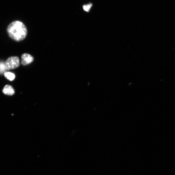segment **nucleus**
I'll use <instances>...</instances> for the list:
<instances>
[{
	"instance_id": "7ed1b4c3",
	"label": "nucleus",
	"mask_w": 175,
	"mask_h": 175,
	"mask_svg": "<svg viewBox=\"0 0 175 175\" xmlns=\"http://www.w3.org/2000/svg\"><path fill=\"white\" fill-rule=\"evenodd\" d=\"M34 58L31 55L28 54H23L22 56L21 64L26 65L34 61Z\"/></svg>"
},
{
	"instance_id": "39448f33",
	"label": "nucleus",
	"mask_w": 175,
	"mask_h": 175,
	"mask_svg": "<svg viewBox=\"0 0 175 175\" xmlns=\"http://www.w3.org/2000/svg\"><path fill=\"white\" fill-rule=\"evenodd\" d=\"M4 75L6 79L10 81L14 80L15 79V75L10 72H5L4 73Z\"/></svg>"
},
{
	"instance_id": "f03ea898",
	"label": "nucleus",
	"mask_w": 175,
	"mask_h": 175,
	"mask_svg": "<svg viewBox=\"0 0 175 175\" xmlns=\"http://www.w3.org/2000/svg\"><path fill=\"white\" fill-rule=\"evenodd\" d=\"M20 65L19 58L16 56L11 57L8 58L5 62L6 70L15 69Z\"/></svg>"
},
{
	"instance_id": "423d86ee",
	"label": "nucleus",
	"mask_w": 175,
	"mask_h": 175,
	"mask_svg": "<svg viewBox=\"0 0 175 175\" xmlns=\"http://www.w3.org/2000/svg\"><path fill=\"white\" fill-rule=\"evenodd\" d=\"M6 70L5 66V63L2 61L0 62V74H2L4 73Z\"/></svg>"
},
{
	"instance_id": "f257e3e1",
	"label": "nucleus",
	"mask_w": 175,
	"mask_h": 175,
	"mask_svg": "<svg viewBox=\"0 0 175 175\" xmlns=\"http://www.w3.org/2000/svg\"><path fill=\"white\" fill-rule=\"evenodd\" d=\"M7 31L9 36L17 42L24 40L27 34V27L22 22L19 21H15L10 24Z\"/></svg>"
},
{
	"instance_id": "20e7f679",
	"label": "nucleus",
	"mask_w": 175,
	"mask_h": 175,
	"mask_svg": "<svg viewBox=\"0 0 175 175\" xmlns=\"http://www.w3.org/2000/svg\"><path fill=\"white\" fill-rule=\"evenodd\" d=\"M2 92L4 94L10 96L12 95L15 94L14 89L9 85H6L4 88Z\"/></svg>"
},
{
	"instance_id": "0eeeda50",
	"label": "nucleus",
	"mask_w": 175,
	"mask_h": 175,
	"mask_svg": "<svg viewBox=\"0 0 175 175\" xmlns=\"http://www.w3.org/2000/svg\"><path fill=\"white\" fill-rule=\"evenodd\" d=\"M92 6L93 4L91 3L84 5L83 6V9L85 11L87 12H89L91 8L92 7Z\"/></svg>"
}]
</instances>
